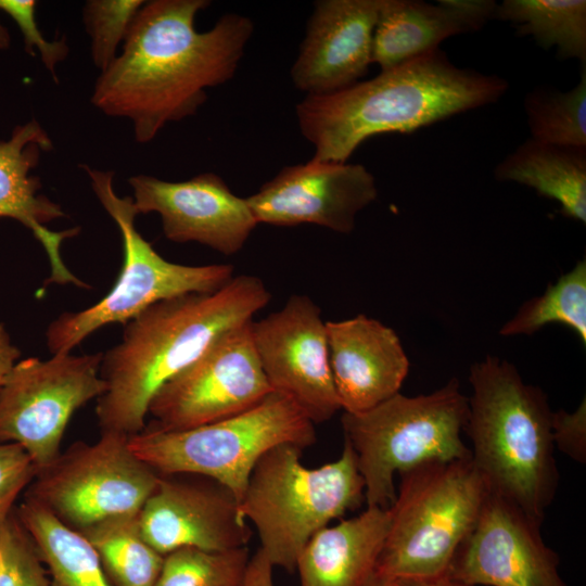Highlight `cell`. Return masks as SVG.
<instances>
[{
    "instance_id": "6da1fadb",
    "label": "cell",
    "mask_w": 586,
    "mask_h": 586,
    "mask_svg": "<svg viewBox=\"0 0 586 586\" xmlns=\"http://www.w3.org/2000/svg\"><path fill=\"white\" fill-rule=\"evenodd\" d=\"M207 0L145 1L116 59L93 86L91 104L126 118L138 143L152 141L166 124L194 115L206 89L230 80L252 37L253 22L222 15L206 31L195 17Z\"/></svg>"
},
{
    "instance_id": "7a4b0ae2",
    "label": "cell",
    "mask_w": 586,
    "mask_h": 586,
    "mask_svg": "<svg viewBox=\"0 0 586 586\" xmlns=\"http://www.w3.org/2000/svg\"><path fill=\"white\" fill-rule=\"evenodd\" d=\"M270 298L260 278L239 275L215 292L157 302L124 324L120 342L101 361L105 391L95 406L101 432L142 431L156 392L222 334L252 321Z\"/></svg>"
},
{
    "instance_id": "3957f363",
    "label": "cell",
    "mask_w": 586,
    "mask_h": 586,
    "mask_svg": "<svg viewBox=\"0 0 586 586\" xmlns=\"http://www.w3.org/2000/svg\"><path fill=\"white\" fill-rule=\"evenodd\" d=\"M507 89L501 77L457 67L437 48L337 92L306 95L296 118L313 158L346 163L370 137L412 132L494 103Z\"/></svg>"
},
{
    "instance_id": "277c9868",
    "label": "cell",
    "mask_w": 586,
    "mask_h": 586,
    "mask_svg": "<svg viewBox=\"0 0 586 586\" xmlns=\"http://www.w3.org/2000/svg\"><path fill=\"white\" fill-rule=\"evenodd\" d=\"M464 430L491 493L543 522L559 484L546 394L507 360L487 356L470 369Z\"/></svg>"
},
{
    "instance_id": "5b68a950",
    "label": "cell",
    "mask_w": 586,
    "mask_h": 586,
    "mask_svg": "<svg viewBox=\"0 0 586 586\" xmlns=\"http://www.w3.org/2000/svg\"><path fill=\"white\" fill-rule=\"evenodd\" d=\"M301 449L280 445L255 464L239 502L240 515L256 527L259 550L272 566L292 571L308 540L365 501V483L352 447L321 467L302 464Z\"/></svg>"
},
{
    "instance_id": "8992f818",
    "label": "cell",
    "mask_w": 586,
    "mask_h": 586,
    "mask_svg": "<svg viewBox=\"0 0 586 586\" xmlns=\"http://www.w3.org/2000/svg\"><path fill=\"white\" fill-rule=\"evenodd\" d=\"M399 476L374 573L384 579L443 573L474 527L488 486L472 457L422 463Z\"/></svg>"
},
{
    "instance_id": "52a82bcc",
    "label": "cell",
    "mask_w": 586,
    "mask_h": 586,
    "mask_svg": "<svg viewBox=\"0 0 586 586\" xmlns=\"http://www.w3.org/2000/svg\"><path fill=\"white\" fill-rule=\"evenodd\" d=\"M468 411L454 378L428 395L397 393L365 412H344V441L355 454L367 507L390 508L396 474L426 462L471 458L461 438Z\"/></svg>"
},
{
    "instance_id": "ba28073f",
    "label": "cell",
    "mask_w": 586,
    "mask_h": 586,
    "mask_svg": "<svg viewBox=\"0 0 586 586\" xmlns=\"http://www.w3.org/2000/svg\"><path fill=\"white\" fill-rule=\"evenodd\" d=\"M314 424L290 398L272 392L244 412L202 426L160 431L145 425L128 444L158 473L209 477L240 502L257 461L280 445H313Z\"/></svg>"
},
{
    "instance_id": "9c48e42d",
    "label": "cell",
    "mask_w": 586,
    "mask_h": 586,
    "mask_svg": "<svg viewBox=\"0 0 586 586\" xmlns=\"http://www.w3.org/2000/svg\"><path fill=\"white\" fill-rule=\"evenodd\" d=\"M91 189L119 229L124 260L112 290L79 311H65L46 331L52 355L71 353L87 336L109 323L126 324L153 304L189 293H212L233 278V266L181 265L166 260L137 230L138 212L131 196H119L113 170L82 165Z\"/></svg>"
},
{
    "instance_id": "30bf717a",
    "label": "cell",
    "mask_w": 586,
    "mask_h": 586,
    "mask_svg": "<svg viewBox=\"0 0 586 586\" xmlns=\"http://www.w3.org/2000/svg\"><path fill=\"white\" fill-rule=\"evenodd\" d=\"M129 436L101 432L77 442L37 471L25 497L78 533L111 519L138 515L161 473L130 449Z\"/></svg>"
},
{
    "instance_id": "8fae6325",
    "label": "cell",
    "mask_w": 586,
    "mask_h": 586,
    "mask_svg": "<svg viewBox=\"0 0 586 586\" xmlns=\"http://www.w3.org/2000/svg\"><path fill=\"white\" fill-rule=\"evenodd\" d=\"M103 353L17 360L0 387V444L20 445L39 471L61 454L73 415L105 391Z\"/></svg>"
},
{
    "instance_id": "7c38bea8",
    "label": "cell",
    "mask_w": 586,
    "mask_h": 586,
    "mask_svg": "<svg viewBox=\"0 0 586 586\" xmlns=\"http://www.w3.org/2000/svg\"><path fill=\"white\" fill-rule=\"evenodd\" d=\"M252 321L214 342L195 361L166 382L152 398L146 425L183 431L244 412L273 391L258 360Z\"/></svg>"
},
{
    "instance_id": "4fadbf2b",
    "label": "cell",
    "mask_w": 586,
    "mask_h": 586,
    "mask_svg": "<svg viewBox=\"0 0 586 586\" xmlns=\"http://www.w3.org/2000/svg\"><path fill=\"white\" fill-rule=\"evenodd\" d=\"M252 335L273 392L290 398L314 423L331 419L341 409L326 321L310 297L290 296L282 308L252 322Z\"/></svg>"
},
{
    "instance_id": "5bb4252c",
    "label": "cell",
    "mask_w": 586,
    "mask_h": 586,
    "mask_svg": "<svg viewBox=\"0 0 586 586\" xmlns=\"http://www.w3.org/2000/svg\"><path fill=\"white\" fill-rule=\"evenodd\" d=\"M540 524L489 492L454 556L450 573L469 586H566L559 556L544 542Z\"/></svg>"
},
{
    "instance_id": "9a60e30c",
    "label": "cell",
    "mask_w": 586,
    "mask_h": 586,
    "mask_svg": "<svg viewBox=\"0 0 586 586\" xmlns=\"http://www.w3.org/2000/svg\"><path fill=\"white\" fill-rule=\"evenodd\" d=\"M377 195L374 177L365 166L311 158L283 167L245 199L257 224H311L349 233L357 214Z\"/></svg>"
},
{
    "instance_id": "2e32d148",
    "label": "cell",
    "mask_w": 586,
    "mask_h": 586,
    "mask_svg": "<svg viewBox=\"0 0 586 586\" xmlns=\"http://www.w3.org/2000/svg\"><path fill=\"white\" fill-rule=\"evenodd\" d=\"M138 521L143 538L163 556L186 547L209 551L246 547L252 536L235 496L195 474H161Z\"/></svg>"
},
{
    "instance_id": "e0dca14e",
    "label": "cell",
    "mask_w": 586,
    "mask_h": 586,
    "mask_svg": "<svg viewBox=\"0 0 586 586\" xmlns=\"http://www.w3.org/2000/svg\"><path fill=\"white\" fill-rule=\"evenodd\" d=\"M139 214L156 213L173 242H196L224 255L240 252L258 225L245 198L215 173L170 182L154 176L128 179Z\"/></svg>"
},
{
    "instance_id": "ac0fdd59",
    "label": "cell",
    "mask_w": 586,
    "mask_h": 586,
    "mask_svg": "<svg viewBox=\"0 0 586 586\" xmlns=\"http://www.w3.org/2000/svg\"><path fill=\"white\" fill-rule=\"evenodd\" d=\"M382 0H319L291 68L306 95L337 92L358 82L372 63L373 31Z\"/></svg>"
},
{
    "instance_id": "d6986e66",
    "label": "cell",
    "mask_w": 586,
    "mask_h": 586,
    "mask_svg": "<svg viewBox=\"0 0 586 586\" xmlns=\"http://www.w3.org/2000/svg\"><path fill=\"white\" fill-rule=\"evenodd\" d=\"M329 359L341 409L360 413L399 393L409 360L393 329L366 315L326 321Z\"/></svg>"
},
{
    "instance_id": "ffe728a7",
    "label": "cell",
    "mask_w": 586,
    "mask_h": 586,
    "mask_svg": "<svg viewBox=\"0 0 586 586\" xmlns=\"http://www.w3.org/2000/svg\"><path fill=\"white\" fill-rule=\"evenodd\" d=\"M52 150V139L35 118L15 126L8 139H0V218L17 220L42 245L51 268L48 284H72L76 276L62 259L61 244L77 235L80 228L62 231L47 228V224L66 214L58 203L40 193V178L31 174L41 154Z\"/></svg>"
},
{
    "instance_id": "44dd1931",
    "label": "cell",
    "mask_w": 586,
    "mask_h": 586,
    "mask_svg": "<svg viewBox=\"0 0 586 586\" xmlns=\"http://www.w3.org/2000/svg\"><path fill=\"white\" fill-rule=\"evenodd\" d=\"M496 7L493 0H382L372 63L388 69L437 49L450 36L480 30L494 18Z\"/></svg>"
},
{
    "instance_id": "7402d4cb",
    "label": "cell",
    "mask_w": 586,
    "mask_h": 586,
    "mask_svg": "<svg viewBox=\"0 0 586 586\" xmlns=\"http://www.w3.org/2000/svg\"><path fill=\"white\" fill-rule=\"evenodd\" d=\"M388 521V509L367 507L355 518L318 531L296 562L301 586H366L375 572Z\"/></svg>"
},
{
    "instance_id": "603a6c76",
    "label": "cell",
    "mask_w": 586,
    "mask_h": 586,
    "mask_svg": "<svg viewBox=\"0 0 586 586\" xmlns=\"http://www.w3.org/2000/svg\"><path fill=\"white\" fill-rule=\"evenodd\" d=\"M495 178L533 188L557 201L561 213L586 221V148L544 143L530 138L495 168Z\"/></svg>"
},
{
    "instance_id": "cb8c5ba5",
    "label": "cell",
    "mask_w": 586,
    "mask_h": 586,
    "mask_svg": "<svg viewBox=\"0 0 586 586\" xmlns=\"http://www.w3.org/2000/svg\"><path fill=\"white\" fill-rule=\"evenodd\" d=\"M16 513L38 549L52 586H114L84 535L26 497Z\"/></svg>"
},
{
    "instance_id": "d4e9b609",
    "label": "cell",
    "mask_w": 586,
    "mask_h": 586,
    "mask_svg": "<svg viewBox=\"0 0 586 586\" xmlns=\"http://www.w3.org/2000/svg\"><path fill=\"white\" fill-rule=\"evenodd\" d=\"M494 17L512 23L520 35L533 36L547 50L557 47L562 59L585 64V0H505Z\"/></svg>"
},
{
    "instance_id": "484cf974",
    "label": "cell",
    "mask_w": 586,
    "mask_h": 586,
    "mask_svg": "<svg viewBox=\"0 0 586 586\" xmlns=\"http://www.w3.org/2000/svg\"><path fill=\"white\" fill-rule=\"evenodd\" d=\"M114 586H154L164 556L143 538L138 515L104 521L81 533Z\"/></svg>"
},
{
    "instance_id": "4316f807",
    "label": "cell",
    "mask_w": 586,
    "mask_h": 586,
    "mask_svg": "<svg viewBox=\"0 0 586 586\" xmlns=\"http://www.w3.org/2000/svg\"><path fill=\"white\" fill-rule=\"evenodd\" d=\"M562 323L586 345V262L579 260L543 295L525 302L517 315L500 329L505 336L531 335L548 323Z\"/></svg>"
},
{
    "instance_id": "83f0119b",
    "label": "cell",
    "mask_w": 586,
    "mask_h": 586,
    "mask_svg": "<svg viewBox=\"0 0 586 586\" xmlns=\"http://www.w3.org/2000/svg\"><path fill=\"white\" fill-rule=\"evenodd\" d=\"M532 139L550 144L586 148V69L569 91L537 88L524 101Z\"/></svg>"
},
{
    "instance_id": "f1b7e54d",
    "label": "cell",
    "mask_w": 586,
    "mask_h": 586,
    "mask_svg": "<svg viewBox=\"0 0 586 586\" xmlns=\"http://www.w3.org/2000/svg\"><path fill=\"white\" fill-rule=\"evenodd\" d=\"M250 559L246 547L224 551L180 548L164 556L154 586H243Z\"/></svg>"
},
{
    "instance_id": "f546056e",
    "label": "cell",
    "mask_w": 586,
    "mask_h": 586,
    "mask_svg": "<svg viewBox=\"0 0 586 586\" xmlns=\"http://www.w3.org/2000/svg\"><path fill=\"white\" fill-rule=\"evenodd\" d=\"M143 0H88L82 21L93 65L103 72L118 55Z\"/></svg>"
},
{
    "instance_id": "4dcf8cb0",
    "label": "cell",
    "mask_w": 586,
    "mask_h": 586,
    "mask_svg": "<svg viewBox=\"0 0 586 586\" xmlns=\"http://www.w3.org/2000/svg\"><path fill=\"white\" fill-rule=\"evenodd\" d=\"M0 586H52L47 568L16 508L0 525Z\"/></svg>"
},
{
    "instance_id": "1f68e13d",
    "label": "cell",
    "mask_w": 586,
    "mask_h": 586,
    "mask_svg": "<svg viewBox=\"0 0 586 586\" xmlns=\"http://www.w3.org/2000/svg\"><path fill=\"white\" fill-rule=\"evenodd\" d=\"M37 2L34 0H0V11L4 12L18 27L25 50L31 56L39 54L44 67L58 82L56 66L69 52L66 39L47 40L36 22Z\"/></svg>"
},
{
    "instance_id": "d6a6232c",
    "label": "cell",
    "mask_w": 586,
    "mask_h": 586,
    "mask_svg": "<svg viewBox=\"0 0 586 586\" xmlns=\"http://www.w3.org/2000/svg\"><path fill=\"white\" fill-rule=\"evenodd\" d=\"M36 473L31 459L20 445L0 444V525L15 509L16 498Z\"/></svg>"
},
{
    "instance_id": "836d02e7",
    "label": "cell",
    "mask_w": 586,
    "mask_h": 586,
    "mask_svg": "<svg viewBox=\"0 0 586 586\" xmlns=\"http://www.w3.org/2000/svg\"><path fill=\"white\" fill-rule=\"evenodd\" d=\"M551 435L555 448L578 463L586 462V404L582 400L575 411H552Z\"/></svg>"
},
{
    "instance_id": "e575fe53",
    "label": "cell",
    "mask_w": 586,
    "mask_h": 586,
    "mask_svg": "<svg viewBox=\"0 0 586 586\" xmlns=\"http://www.w3.org/2000/svg\"><path fill=\"white\" fill-rule=\"evenodd\" d=\"M272 569V564L258 549L250 559L243 586H273Z\"/></svg>"
},
{
    "instance_id": "d590c367",
    "label": "cell",
    "mask_w": 586,
    "mask_h": 586,
    "mask_svg": "<svg viewBox=\"0 0 586 586\" xmlns=\"http://www.w3.org/2000/svg\"><path fill=\"white\" fill-rule=\"evenodd\" d=\"M388 586H469L455 577L449 570L430 576H412L386 579Z\"/></svg>"
},
{
    "instance_id": "8d00e7d4",
    "label": "cell",
    "mask_w": 586,
    "mask_h": 586,
    "mask_svg": "<svg viewBox=\"0 0 586 586\" xmlns=\"http://www.w3.org/2000/svg\"><path fill=\"white\" fill-rule=\"evenodd\" d=\"M20 357L21 351L12 342L5 326L0 322V387Z\"/></svg>"
},
{
    "instance_id": "74e56055",
    "label": "cell",
    "mask_w": 586,
    "mask_h": 586,
    "mask_svg": "<svg viewBox=\"0 0 586 586\" xmlns=\"http://www.w3.org/2000/svg\"><path fill=\"white\" fill-rule=\"evenodd\" d=\"M11 46L9 29L0 22V50H7Z\"/></svg>"
},
{
    "instance_id": "f35d334b",
    "label": "cell",
    "mask_w": 586,
    "mask_h": 586,
    "mask_svg": "<svg viewBox=\"0 0 586 586\" xmlns=\"http://www.w3.org/2000/svg\"><path fill=\"white\" fill-rule=\"evenodd\" d=\"M366 586H388V583L386 579L378 576L375 573L373 576L369 579V582L366 584Z\"/></svg>"
}]
</instances>
